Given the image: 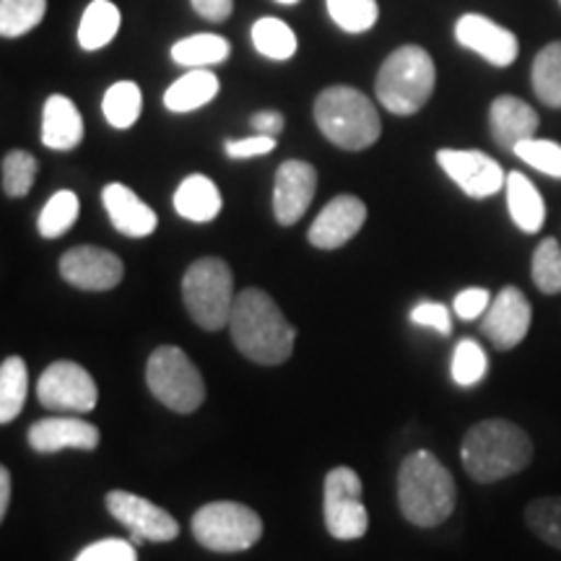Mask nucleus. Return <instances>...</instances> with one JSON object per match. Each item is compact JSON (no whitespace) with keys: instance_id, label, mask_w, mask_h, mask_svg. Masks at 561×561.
Listing matches in <instances>:
<instances>
[{"instance_id":"nucleus-1","label":"nucleus","mask_w":561,"mask_h":561,"mask_svg":"<svg viewBox=\"0 0 561 561\" xmlns=\"http://www.w3.org/2000/svg\"><path fill=\"white\" fill-rule=\"evenodd\" d=\"M229 333L234 346L250 362L263 367H278L291 356L297 331L268 291L244 289L237 294L234 310H231Z\"/></svg>"},{"instance_id":"nucleus-2","label":"nucleus","mask_w":561,"mask_h":561,"mask_svg":"<svg viewBox=\"0 0 561 561\" xmlns=\"http://www.w3.org/2000/svg\"><path fill=\"white\" fill-rule=\"evenodd\" d=\"M460 460L473 481L496 483L530 466L533 439L507 419H483L462 437Z\"/></svg>"},{"instance_id":"nucleus-3","label":"nucleus","mask_w":561,"mask_h":561,"mask_svg":"<svg viewBox=\"0 0 561 561\" xmlns=\"http://www.w3.org/2000/svg\"><path fill=\"white\" fill-rule=\"evenodd\" d=\"M458 502V486L445 462L430 450H416L398 471V507L416 528H437L450 520Z\"/></svg>"},{"instance_id":"nucleus-4","label":"nucleus","mask_w":561,"mask_h":561,"mask_svg":"<svg viewBox=\"0 0 561 561\" xmlns=\"http://www.w3.org/2000/svg\"><path fill=\"white\" fill-rule=\"evenodd\" d=\"M314 123L322 136L343 151H364L380 140V112L359 89L335 83L314 100Z\"/></svg>"},{"instance_id":"nucleus-5","label":"nucleus","mask_w":561,"mask_h":561,"mask_svg":"<svg viewBox=\"0 0 561 561\" xmlns=\"http://www.w3.org/2000/svg\"><path fill=\"white\" fill-rule=\"evenodd\" d=\"M437 68L432 55L419 45H403L392 50L377 70L375 94L385 110L398 117L416 115L432 100Z\"/></svg>"},{"instance_id":"nucleus-6","label":"nucleus","mask_w":561,"mask_h":561,"mask_svg":"<svg viewBox=\"0 0 561 561\" xmlns=\"http://www.w3.org/2000/svg\"><path fill=\"white\" fill-rule=\"evenodd\" d=\"M234 276L221 257H201L182 276V301L203 331H221L234 310Z\"/></svg>"},{"instance_id":"nucleus-7","label":"nucleus","mask_w":561,"mask_h":561,"mask_svg":"<svg viewBox=\"0 0 561 561\" xmlns=\"http://www.w3.org/2000/svg\"><path fill=\"white\" fill-rule=\"evenodd\" d=\"M146 385L161 405L174 413H193L206 401V382L180 346H159L146 364Z\"/></svg>"},{"instance_id":"nucleus-8","label":"nucleus","mask_w":561,"mask_h":561,"mask_svg":"<svg viewBox=\"0 0 561 561\" xmlns=\"http://www.w3.org/2000/svg\"><path fill=\"white\" fill-rule=\"evenodd\" d=\"M193 538L216 553L248 551L263 538V520L242 502H208L193 515Z\"/></svg>"},{"instance_id":"nucleus-9","label":"nucleus","mask_w":561,"mask_h":561,"mask_svg":"<svg viewBox=\"0 0 561 561\" xmlns=\"http://www.w3.org/2000/svg\"><path fill=\"white\" fill-rule=\"evenodd\" d=\"M325 528L335 541H359L369 530V512L362 502V479L354 468L339 466L325 476L322 494Z\"/></svg>"},{"instance_id":"nucleus-10","label":"nucleus","mask_w":561,"mask_h":561,"mask_svg":"<svg viewBox=\"0 0 561 561\" xmlns=\"http://www.w3.org/2000/svg\"><path fill=\"white\" fill-rule=\"evenodd\" d=\"M37 401L58 413H89L100 403V388L89 369L76 362H55L39 375Z\"/></svg>"},{"instance_id":"nucleus-11","label":"nucleus","mask_w":561,"mask_h":561,"mask_svg":"<svg viewBox=\"0 0 561 561\" xmlns=\"http://www.w3.org/2000/svg\"><path fill=\"white\" fill-rule=\"evenodd\" d=\"M104 504H107L110 515L130 530V541L136 546L146 541L170 543L180 536V525L170 512L144 496L130 494V491H110L104 496Z\"/></svg>"},{"instance_id":"nucleus-12","label":"nucleus","mask_w":561,"mask_h":561,"mask_svg":"<svg viewBox=\"0 0 561 561\" xmlns=\"http://www.w3.org/2000/svg\"><path fill=\"white\" fill-rule=\"evenodd\" d=\"M437 164L468 198L476 201L491 198V195L504 191V182H507V174H504L500 161L476 149H439Z\"/></svg>"},{"instance_id":"nucleus-13","label":"nucleus","mask_w":561,"mask_h":561,"mask_svg":"<svg viewBox=\"0 0 561 561\" xmlns=\"http://www.w3.org/2000/svg\"><path fill=\"white\" fill-rule=\"evenodd\" d=\"M58 271L66 284L81 291H110L121 286L125 276L121 257L104 248H94V244L70 248L60 257Z\"/></svg>"},{"instance_id":"nucleus-14","label":"nucleus","mask_w":561,"mask_h":561,"mask_svg":"<svg viewBox=\"0 0 561 561\" xmlns=\"http://www.w3.org/2000/svg\"><path fill=\"white\" fill-rule=\"evenodd\" d=\"M533 325V307L517 286L504 289L491 299L486 314L481 320V333L486 335L496 351H512L520 346Z\"/></svg>"},{"instance_id":"nucleus-15","label":"nucleus","mask_w":561,"mask_h":561,"mask_svg":"<svg viewBox=\"0 0 561 561\" xmlns=\"http://www.w3.org/2000/svg\"><path fill=\"white\" fill-rule=\"evenodd\" d=\"M318 191V170L310 161L289 159L278 167L273 187V216L280 227H294L307 214Z\"/></svg>"},{"instance_id":"nucleus-16","label":"nucleus","mask_w":561,"mask_h":561,"mask_svg":"<svg viewBox=\"0 0 561 561\" xmlns=\"http://www.w3.org/2000/svg\"><path fill=\"white\" fill-rule=\"evenodd\" d=\"M364 224H367L364 201L356 195H335L312 221L307 240L318 250H339L359 234Z\"/></svg>"},{"instance_id":"nucleus-17","label":"nucleus","mask_w":561,"mask_h":561,"mask_svg":"<svg viewBox=\"0 0 561 561\" xmlns=\"http://www.w3.org/2000/svg\"><path fill=\"white\" fill-rule=\"evenodd\" d=\"M455 39L460 42L466 50L479 53L483 60H489L491 66L507 68L517 60L520 45L517 37L510 30L496 24L481 13H466L455 24Z\"/></svg>"},{"instance_id":"nucleus-18","label":"nucleus","mask_w":561,"mask_h":561,"mask_svg":"<svg viewBox=\"0 0 561 561\" xmlns=\"http://www.w3.org/2000/svg\"><path fill=\"white\" fill-rule=\"evenodd\" d=\"M100 430L91 421L73 416H50L39 419L30 430V445L34 453L53 455L60 450H83L91 453L100 447Z\"/></svg>"},{"instance_id":"nucleus-19","label":"nucleus","mask_w":561,"mask_h":561,"mask_svg":"<svg viewBox=\"0 0 561 561\" xmlns=\"http://www.w3.org/2000/svg\"><path fill=\"white\" fill-rule=\"evenodd\" d=\"M102 206L107 210L110 224L121 234L133 237V240H144L157 231L159 219L153 214L149 203H144L136 193L123 182H110L102 191Z\"/></svg>"},{"instance_id":"nucleus-20","label":"nucleus","mask_w":561,"mask_h":561,"mask_svg":"<svg viewBox=\"0 0 561 561\" xmlns=\"http://www.w3.org/2000/svg\"><path fill=\"white\" fill-rule=\"evenodd\" d=\"M538 123V112L530 107L528 102H523L520 96L512 94H502L491 102L489 110V128H491V138L494 144L504 151H515L517 144L523 140L536 138Z\"/></svg>"},{"instance_id":"nucleus-21","label":"nucleus","mask_w":561,"mask_h":561,"mask_svg":"<svg viewBox=\"0 0 561 561\" xmlns=\"http://www.w3.org/2000/svg\"><path fill=\"white\" fill-rule=\"evenodd\" d=\"M83 140V117L73 100L62 94L47 96L42 110V144L53 151H73Z\"/></svg>"},{"instance_id":"nucleus-22","label":"nucleus","mask_w":561,"mask_h":561,"mask_svg":"<svg viewBox=\"0 0 561 561\" xmlns=\"http://www.w3.org/2000/svg\"><path fill=\"white\" fill-rule=\"evenodd\" d=\"M224 198L216 182L206 174H191L174 191V210L193 224H208L221 214Z\"/></svg>"},{"instance_id":"nucleus-23","label":"nucleus","mask_w":561,"mask_h":561,"mask_svg":"<svg viewBox=\"0 0 561 561\" xmlns=\"http://www.w3.org/2000/svg\"><path fill=\"white\" fill-rule=\"evenodd\" d=\"M219 76L210 73L208 68H191L182 79L174 81L164 91V107L170 112H178V115H185V112L206 107L208 102H214L219 96Z\"/></svg>"},{"instance_id":"nucleus-24","label":"nucleus","mask_w":561,"mask_h":561,"mask_svg":"<svg viewBox=\"0 0 561 561\" xmlns=\"http://www.w3.org/2000/svg\"><path fill=\"white\" fill-rule=\"evenodd\" d=\"M504 193H507V208L515 227L525 234L541 231L546 221V203L538 187L523 172H510L507 182H504Z\"/></svg>"},{"instance_id":"nucleus-25","label":"nucleus","mask_w":561,"mask_h":561,"mask_svg":"<svg viewBox=\"0 0 561 561\" xmlns=\"http://www.w3.org/2000/svg\"><path fill=\"white\" fill-rule=\"evenodd\" d=\"M121 9L112 0H91L79 21V45L81 50L94 53L107 47L121 32Z\"/></svg>"},{"instance_id":"nucleus-26","label":"nucleus","mask_w":561,"mask_h":561,"mask_svg":"<svg viewBox=\"0 0 561 561\" xmlns=\"http://www.w3.org/2000/svg\"><path fill=\"white\" fill-rule=\"evenodd\" d=\"M231 55V45L221 34H191V37L174 42L172 60L185 68H208L224 62Z\"/></svg>"},{"instance_id":"nucleus-27","label":"nucleus","mask_w":561,"mask_h":561,"mask_svg":"<svg viewBox=\"0 0 561 561\" xmlns=\"http://www.w3.org/2000/svg\"><path fill=\"white\" fill-rule=\"evenodd\" d=\"M30 392V371L21 356H9L0 364V424H11L24 411Z\"/></svg>"},{"instance_id":"nucleus-28","label":"nucleus","mask_w":561,"mask_h":561,"mask_svg":"<svg viewBox=\"0 0 561 561\" xmlns=\"http://www.w3.org/2000/svg\"><path fill=\"white\" fill-rule=\"evenodd\" d=\"M252 45H255V50L263 55V58L268 60H289L297 55V34L286 21H280L276 16H265V19H257L255 24H252Z\"/></svg>"},{"instance_id":"nucleus-29","label":"nucleus","mask_w":561,"mask_h":561,"mask_svg":"<svg viewBox=\"0 0 561 561\" xmlns=\"http://www.w3.org/2000/svg\"><path fill=\"white\" fill-rule=\"evenodd\" d=\"M140 110H144V94H140V87L136 81H117L104 91L102 112L104 121H107L112 128H133V125L138 123Z\"/></svg>"},{"instance_id":"nucleus-30","label":"nucleus","mask_w":561,"mask_h":561,"mask_svg":"<svg viewBox=\"0 0 561 561\" xmlns=\"http://www.w3.org/2000/svg\"><path fill=\"white\" fill-rule=\"evenodd\" d=\"M533 91L546 107L561 110V42H549L533 60Z\"/></svg>"},{"instance_id":"nucleus-31","label":"nucleus","mask_w":561,"mask_h":561,"mask_svg":"<svg viewBox=\"0 0 561 561\" xmlns=\"http://www.w3.org/2000/svg\"><path fill=\"white\" fill-rule=\"evenodd\" d=\"M81 201L73 191H58L37 216V231L45 240H58L79 221Z\"/></svg>"},{"instance_id":"nucleus-32","label":"nucleus","mask_w":561,"mask_h":561,"mask_svg":"<svg viewBox=\"0 0 561 561\" xmlns=\"http://www.w3.org/2000/svg\"><path fill=\"white\" fill-rule=\"evenodd\" d=\"M47 13V0H0V34L16 39L37 30Z\"/></svg>"},{"instance_id":"nucleus-33","label":"nucleus","mask_w":561,"mask_h":561,"mask_svg":"<svg viewBox=\"0 0 561 561\" xmlns=\"http://www.w3.org/2000/svg\"><path fill=\"white\" fill-rule=\"evenodd\" d=\"M333 24L346 34H364L380 19L377 0H325Z\"/></svg>"},{"instance_id":"nucleus-34","label":"nucleus","mask_w":561,"mask_h":561,"mask_svg":"<svg viewBox=\"0 0 561 561\" xmlns=\"http://www.w3.org/2000/svg\"><path fill=\"white\" fill-rule=\"evenodd\" d=\"M525 523L533 536L541 538L551 549L561 551V496H541L525 510Z\"/></svg>"},{"instance_id":"nucleus-35","label":"nucleus","mask_w":561,"mask_h":561,"mask_svg":"<svg viewBox=\"0 0 561 561\" xmlns=\"http://www.w3.org/2000/svg\"><path fill=\"white\" fill-rule=\"evenodd\" d=\"M37 159L32 157L30 151L13 149L3 157V164H0V180H3V193L9 198H24L26 193L34 187V180H37Z\"/></svg>"},{"instance_id":"nucleus-36","label":"nucleus","mask_w":561,"mask_h":561,"mask_svg":"<svg viewBox=\"0 0 561 561\" xmlns=\"http://www.w3.org/2000/svg\"><path fill=\"white\" fill-rule=\"evenodd\" d=\"M450 371L455 385H460V388H473V385H479L489 371L486 351L481 348V343L473 339H462L453 351Z\"/></svg>"},{"instance_id":"nucleus-37","label":"nucleus","mask_w":561,"mask_h":561,"mask_svg":"<svg viewBox=\"0 0 561 561\" xmlns=\"http://www.w3.org/2000/svg\"><path fill=\"white\" fill-rule=\"evenodd\" d=\"M533 284L543 294H561V248L553 237H546L533 252Z\"/></svg>"},{"instance_id":"nucleus-38","label":"nucleus","mask_w":561,"mask_h":561,"mask_svg":"<svg viewBox=\"0 0 561 561\" xmlns=\"http://www.w3.org/2000/svg\"><path fill=\"white\" fill-rule=\"evenodd\" d=\"M517 159H523L525 164H530L533 170L541 174H549L553 180H561V146L557 140H543V138H528L523 144L515 146Z\"/></svg>"},{"instance_id":"nucleus-39","label":"nucleus","mask_w":561,"mask_h":561,"mask_svg":"<svg viewBox=\"0 0 561 561\" xmlns=\"http://www.w3.org/2000/svg\"><path fill=\"white\" fill-rule=\"evenodd\" d=\"M73 561H138V551L133 541L104 538V541L89 543Z\"/></svg>"},{"instance_id":"nucleus-40","label":"nucleus","mask_w":561,"mask_h":561,"mask_svg":"<svg viewBox=\"0 0 561 561\" xmlns=\"http://www.w3.org/2000/svg\"><path fill=\"white\" fill-rule=\"evenodd\" d=\"M411 322L419 328H432L439 335H450L453 333V318L450 310L439 301H419L416 307L411 310Z\"/></svg>"},{"instance_id":"nucleus-41","label":"nucleus","mask_w":561,"mask_h":561,"mask_svg":"<svg viewBox=\"0 0 561 561\" xmlns=\"http://www.w3.org/2000/svg\"><path fill=\"white\" fill-rule=\"evenodd\" d=\"M276 149V138L271 136H261V133H255V136L250 138H240V140H224V151H227L229 159H252V157H265V153H271Z\"/></svg>"},{"instance_id":"nucleus-42","label":"nucleus","mask_w":561,"mask_h":561,"mask_svg":"<svg viewBox=\"0 0 561 561\" xmlns=\"http://www.w3.org/2000/svg\"><path fill=\"white\" fill-rule=\"evenodd\" d=\"M489 305H491V294L486 289H479V286H476V289H466L455 297L453 310L460 320L471 322V320H479L481 314H486Z\"/></svg>"},{"instance_id":"nucleus-43","label":"nucleus","mask_w":561,"mask_h":561,"mask_svg":"<svg viewBox=\"0 0 561 561\" xmlns=\"http://www.w3.org/2000/svg\"><path fill=\"white\" fill-rule=\"evenodd\" d=\"M193 11L206 21H227L234 11V0H191Z\"/></svg>"},{"instance_id":"nucleus-44","label":"nucleus","mask_w":561,"mask_h":561,"mask_svg":"<svg viewBox=\"0 0 561 561\" xmlns=\"http://www.w3.org/2000/svg\"><path fill=\"white\" fill-rule=\"evenodd\" d=\"M250 128L255 133H261V136L278 138V133L284 130V115H280V112H273V110L255 112V115L250 117Z\"/></svg>"},{"instance_id":"nucleus-45","label":"nucleus","mask_w":561,"mask_h":561,"mask_svg":"<svg viewBox=\"0 0 561 561\" xmlns=\"http://www.w3.org/2000/svg\"><path fill=\"white\" fill-rule=\"evenodd\" d=\"M11 504V471L9 468H0V517L9 515Z\"/></svg>"},{"instance_id":"nucleus-46","label":"nucleus","mask_w":561,"mask_h":561,"mask_svg":"<svg viewBox=\"0 0 561 561\" xmlns=\"http://www.w3.org/2000/svg\"><path fill=\"white\" fill-rule=\"evenodd\" d=\"M276 3H280V5H294V3H297V0H276Z\"/></svg>"},{"instance_id":"nucleus-47","label":"nucleus","mask_w":561,"mask_h":561,"mask_svg":"<svg viewBox=\"0 0 561 561\" xmlns=\"http://www.w3.org/2000/svg\"><path fill=\"white\" fill-rule=\"evenodd\" d=\"M559 3H561V0H559Z\"/></svg>"}]
</instances>
